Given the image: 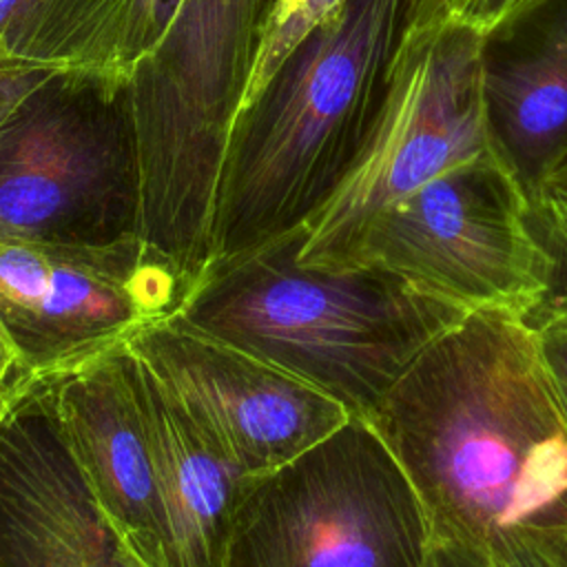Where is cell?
Wrapping results in <instances>:
<instances>
[{
	"mask_svg": "<svg viewBox=\"0 0 567 567\" xmlns=\"http://www.w3.org/2000/svg\"><path fill=\"white\" fill-rule=\"evenodd\" d=\"M365 421L410 478L432 543L487 558L503 532L567 523V399L527 317L467 312Z\"/></svg>",
	"mask_w": 567,
	"mask_h": 567,
	"instance_id": "obj_1",
	"label": "cell"
},
{
	"mask_svg": "<svg viewBox=\"0 0 567 567\" xmlns=\"http://www.w3.org/2000/svg\"><path fill=\"white\" fill-rule=\"evenodd\" d=\"M403 7L343 0L237 111L217 184L213 259L301 228L332 195L383 104Z\"/></svg>",
	"mask_w": 567,
	"mask_h": 567,
	"instance_id": "obj_2",
	"label": "cell"
},
{
	"mask_svg": "<svg viewBox=\"0 0 567 567\" xmlns=\"http://www.w3.org/2000/svg\"><path fill=\"white\" fill-rule=\"evenodd\" d=\"M303 226L213 259L175 315L365 419L410 361L467 310L370 268L299 264Z\"/></svg>",
	"mask_w": 567,
	"mask_h": 567,
	"instance_id": "obj_3",
	"label": "cell"
},
{
	"mask_svg": "<svg viewBox=\"0 0 567 567\" xmlns=\"http://www.w3.org/2000/svg\"><path fill=\"white\" fill-rule=\"evenodd\" d=\"M277 0H182L131 73L140 137V239L188 288L213 259L221 157Z\"/></svg>",
	"mask_w": 567,
	"mask_h": 567,
	"instance_id": "obj_4",
	"label": "cell"
},
{
	"mask_svg": "<svg viewBox=\"0 0 567 567\" xmlns=\"http://www.w3.org/2000/svg\"><path fill=\"white\" fill-rule=\"evenodd\" d=\"M142 164L128 78L60 69L0 124V244L140 237Z\"/></svg>",
	"mask_w": 567,
	"mask_h": 567,
	"instance_id": "obj_5",
	"label": "cell"
},
{
	"mask_svg": "<svg viewBox=\"0 0 567 567\" xmlns=\"http://www.w3.org/2000/svg\"><path fill=\"white\" fill-rule=\"evenodd\" d=\"M430 543L403 467L365 419L350 416L252 476L221 567H421Z\"/></svg>",
	"mask_w": 567,
	"mask_h": 567,
	"instance_id": "obj_6",
	"label": "cell"
},
{
	"mask_svg": "<svg viewBox=\"0 0 567 567\" xmlns=\"http://www.w3.org/2000/svg\"><path fill=\"white\" fill-rule=\"evenodd\" d=\"M388 272L467 312L532 317L549 284L534 202L505 155L454 168L379 213L334 270Z\"/></svg>",
	"mask_w": 567,
	"mask_h": 567,
	"instance_id": "obj_7",
	"label": "cell"
},
{
	"mask_svg": "<svg viewBox=\"0 0 567 567\" xmlns=\"http://www.w3.org/2000/svg\"><path fill=\"white\" fill-rule=\"evenodd\" d=\"M498 151L483 93V40L443 33L394 55L383 104L359 155L303 224L299 264L334 270L379 213Z\"/></svg>",
	"mask_w": 567,
	"mask_h": 567,
	"instance_id": "obj_8",
	"label": "cell"
},
{
	"mask_svg": "<svg viewBox=\"0 0 567 567\" xmlns=\"http://www.w3.org/2000/svg\"><path fill=\"white\" fill-rule=\"evenodd\" d=\"M188 290L140 237L0 244V330L31 377L73 368L177 315Z\"/></svg>",
	"mask_w": 567,
	"mask_h": 567,
	"instance_id": "obj_9",
	"label": "cell"
},
{
	"mask_svg": "<svg viewBox=\"0 0 567 567\" xmlns=\"http://www.w3.org/2000/svg\"><path fill=\"white\" fill-rule=\"evenodd\" d=\"M126 343L246 476L277 470L352 416L317 388L188 328L175 315L140 328Z\"/></svg>",
	"mask_w": 567,
	"mask_h": 567,
	"instance_id": "obj_10",
	"label": "cell"
},
{
	"mask_svg": "<svg viewBox=\"0 0 567 567\" xmlns=\"http://www.w3.org/2000/svg\"><path fill=\"white\" fill-rule=\"evenodd\" d=\"M0 567H148L71 452L53 374L33 377L0 421Z\"/></svg>",
	"mask_w": 567,
	"mask_h": 567,
	"instance_id": "obj_11",
	"label": "cell"
},
{
	"mask_svg": "<svg viewBox=\"0 0 567 567\" xmlns=\"http://www.w3.org/2000/svg\"><path fill=\"white\" fill-rule=\"evenodd\" d=\"M60 421L97 503L148 567H166L164 509L126 341L53 372Z\"/></svg>",
	"mask_w": 567,
	"mask_h": 567,
	"instance_id": "obj_12",
	"label": "cell"
},
{
	"mask_svg": "<svg viewBox=\"0 0 567 567\" xmlns=\"http://www.w3.org/2000/svg\"><path fill=\"white\" fill-rule=\"evenodd\" d=\"M492 135L529 195L567 153V0H543L483 40Z\"/></svg>",
	"mask_w": 567,
	"mask_h": 567,
	"instance_id": "obj_13",
	"label": "cell"
},
{
	"mask_svg": "<svg viewBox=\"0 0 567 567\" xmlns=\"http://www.w3.org/2000/svg\"><path fill=\"white\" fill-rule=\"evenodd\" d=\"M135 359L164 509L166 567H221L237 507L252 476L228 461L137 354Z\"/></svg>",
	"mask_w": 567,
	"mask_h": 567,
	"instance_id": "obj_14",
	"label": "cell"
},
{
	"mask_svg": "<svg viewBox=\"0 0 567 567\" xmlns=\"http://www.w3.org/2000/svg\"><path fill=\"white\" fill-rule=\"evenodd\" d=\"M117 13L120 0H0V64L115 73Z\"/></svg>",
	"mask_w": 567,
	"mask_h": 567,
	"instance_id": "obj_15",
	"label": "cell"
},
{
	"mask_svg": "<svg viewBox=\"0 0 567 567\" xmlns=\"http://www.w3.org/2000/svg\"><path fill=\"white\" fill-rule=\"evenodd\" d=\"M540 2L543 0H405L394 55L419 49L443 33H467L487 40Z\"/></svg>",
	"mask_w": 567,
	"mask_h": 567,
	"instance_id": "obj_16",
	"label": "cell"
},
{
	"mask_svg": "<svg viewBox=\"0 0 567 567\" xmlns=\"http://www.w3.org/2000/svg\"><path fill=\"white\" fill-rule=\"evenodd\" d=\"M341 2L343 0H277L275 2L264 24L255 64H252L239 109L259 93V89L268 82L272 71L288 55V51Z\"/></svg>",
	"mask_w": 567,
	"mask_h": 567,
	"instance_id": "obj_17",
	"label": "cell"
},
{
	"mask_svg": "<svg viewBox=\"0 0 567 567\" xmlns=\"http://www.w3.org/2000/svg\"><path fill=\"white\" fill-rule=\"evenodd\" d=\"M532 202L534 221L549 255V284L529 321L534 326H567V193L547 188L536 193Z\"/></svg>",
	"mask_w": 567,
	"mask_h": 567,
	"instance_id": "obj_18",
	"label": "cell"
},
{
	"mask_svg": "<svg viewBox=\"0 0 567 567\" xmlns=\"http://www.w3.org/2000/svg\"><path fill=\"white\" fill-rule=\"evenodd\" d=\"M182 0H120L115 33V73L131 78L133 69L164 40Z\"/></svg>",
	"mask_w": 567,
	"mask_h": 567,
	"instance_id": "obj_19",
	"label": "cell"
},
{
	"mask_svg": "<svg viewBox=\"0 0 567 567\" xmlns=\"http://www.w3.org/2000/svg\"><path fill=\"white\" fill-rule=\"evenodd\" d=\"M489 567H567V523L518 527L496 536Z\"/></svg>",
	"mask_w": 567,
	"mask_h": 567,
	"instance_id": "obj_20",
	"label": "cell"
},
{
	"mask_svg": "<svg viewBox=\"0 0 567 567\" xmlns=\"http://www.w3.org/2000/svg\"><path fill=\"white\" fill-rule=\"evenodd\" d=\"M53 71L60 69L0 64V124L13 111V106Z\"/></svg>",
	"mask_w": 567,
	"mask_h": 567,
	"instance_id": "obj_21",
	"label": "cell"
},
{
	"mask_svg": "<svg viewBox=\"0 0 567 567\" xmlns=\"http://www.w3.org/2000/svg\"><path fill=\"white\" fill-rule=\"evenodd\" d=\"M33 377L22 368L16 352L0 330V421L9 410L16 394L31 381Z\"/></svg>",
	"mask_w": 567,
	"mask_h": 567,
	"instance_id": "obj_22",
	"label": "cell"
},
{
	"mask_svg": "<svg viewBox=\"0 0 567 567\" xmlns=\"http://www.w3.org/2000/svg\"><path fill=\"white\" fill-rule=\"evenodd\" d=\"M543 339V350L547 354V361L560 383V390L567 399V326L558 323H545L536 326Z\"/></svg>",
	"mask_w": 567,
	"mask_h": 567,
	"instance_id": "obj_23",
	"label": "cell"
},
{
	"mask_svg": "<svg viewBox=\"0 0 567 567\" xmlns=\"http://www.w3.org/2000/svg\"><path fill=\"white\" fill-rule=\"evenodd\" d=\"M421 567H489V563L485 556H478L470 549L447 543H430Z\"/></svg>",
	"mask_w": 567,
	"mask_h": 567,
	"instance_id": "obj_24",
	"label": "cell"
},
{
	"mask_svg": "<svg viewBox=\"0 0 567 567\" xmlns=\"http://www.w3.org/2000/svg\"><path fill=\"white\" fill-rule=\"evenodd\" d=\"M563 190V193H567V153L563 155V159L549 171V175L545 177V182H543V186L536 190V193H540V190ZM534 193V195H536Z\"/></svg>",
	"mask_w": 567,
	"mask_h": 567,
	"instance_id": "obj_25",
	"label": "cell"
}]
</instances>
